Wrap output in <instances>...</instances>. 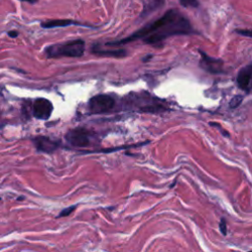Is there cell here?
Here are the masks:
<instances>
[{"label": "cell", "mask_w": 252, "mask_h": 252, "mask_svg": "<svg viewBox=\"0 0 252 252\" xmlns=\"http://www.w3.org/2000/svg\"><path fill=\"white\" fill-rule=\"evenodd\" d=\"M53 111V105L50 100L39 97L33 100L32 102V115L36 119H48Z\"/></svg>", "instance_id": "cell-5"}, {"label": "cell", "mask_w": 252, "mask_h": 252, "mask_svg": "<svg viewBox=\"0 0 252 252\" xmlns=\"http://www.w3.org/2000/svg\"><path fill=\"white\" fill-rule=\"evenodd\" d=\"M67 142L77 148H85L90 145L91 133L85 128H75L67 132L65 136Z\"/></svg>", "instance_id": "cell-4"}, {"label": "cell", "mask_w": 252, "mask_h": 252, "mask_svg": "<svg viewBox=\"0 0 252 252\" xmlns=\"http://www.w3.org/2000/svg\"><path fill=\"white\" fill-rule=\"evenodd\" d=\"M76 208H77V206L68 207V208H66V209L62 210V211L60 212V214L58 215V217H66V216H69L73 211H75V210H76Z\"/></svg>", "instance_id": "cell-14"}, {"label": "cell", "mask_w": 252, "mask_h": 252, "mask_svg": "<svg viewBox=\"0 0 252 252\" xmlns=\"http://www.w3.org/2000/svg\"><path fill=\"white\" fill-rule=\"evenodd\" d=\"M18 34H19V32H18L17 31H10V32H8V35H9L10 37H13V38L17 37Z\"/></svg>", "instance_id": "cell-17"}, {"label": "cell", "mask_w": 252, "mask_h": 252, "mask_svg": "<svg viewBox=\"0 0 252 252\" xmlns=\"http://www.w3.org/2000/svg\"><path fill=\"white\" fill-rule=\"evenodd\" d=\"M165 0H146L144 8L140 14V19H145L164 5Z\"/></svg>", "instance_id": "cell-10"}, {"label": "cell", "mask_w": 252, "mask_h": 252, "mask_svg": "<svg viewBox=\"0 0 252 252\" xmlns=\"http://www.w3.org/2000/svg\"><path fill=\"white\" fill-rule=\"evenodd\" d=\"M179 3L185 8H196L199 6L198 0H179Z\"/></svg>", "instance_id": "cell-12"}, {"label": "cell", "mask_w": 252, "mask_h": 252, "mask_svg": "<svg viewBox=\"0 0 252 252\" xmlns=\"http://www.w3.org/2000/svg\"><path fill=\"white\" fill-rule=\"evenodd\" d=\"M21 1L28 2V3H30V4H34V3H36L38 0H21Z\"/></svg>", "instance_id": "cell-18"}, {"label": "cell", "mask_w": 252, "mask_h": 252, "mask_svg": "<svg viewBox=\"0 0 252 252\" xmlns=\"http://www.w3.org/2000/svg\"><path fill=\"white\" fill-rule=\"evenodd\" d=\"M0 200H1V198H0Z\"/></svg>", "instance_id": "cell-19"}, {"label": "cell", "mask_w": 252, "mask_h": 252, "mask_svg": "<svg viewBox=\"0 0 252 252\" xmlns=\"http://www.w3.org/2000/svg\"><path fill=\"white\" fill-rule=\"evenodd\" d=\"M235 32H237L240 35L252 37V31L251 30H236Z\"/></svg>", "instance_id": "cell-16"}, {"label": "cell", "mask_w": 252, "mask_h": 252, "mask_svg": "<svg viewBox=\"0 0 252 252\" xmlns=\"http://www.w3.org/2000/svg\"><path fill=\"white\" fill-rule=\"evenodd\" d=\"M88 26L85 24H82L80 22L70 20V19H55V20H46L44 22H41L40 26L43 29H52V28H60V27H67V26ZM90 27V26H88Z\"/></svg>", "instance_id": "cell-9"}, {"label": "cell", "mask_w": 252, "mask_h": 252, "mask_svg": "<svg viewBox=\"0 0 252 252\" xmlns=\"http://www.w3.org/2000/svg\"><path fill=\"white\" fill-rule=\"evenodd\" d=\"M32 142L38 152L47 154L55 152L60 147L59 141L52 140L46 136H36L32 139Z\"/></svg>", "instance_id": "cell-7"}, {"label": "cell", "mask_w": 252, "mask_h": 252, "mask_svg": "<svg viewBox=\"0 0 252 252\" xmlns=\"http://www.w3.org/2000/svg\"><path fill=\"white\" fill-rule=\"evenodd\" d=\"M192 33H194V30L188 19L185 18L178 10L170 9L166 11L160 18L144 26L131 35L116 41L106 42L105 45L117 46L137 39H143V41L147 44L158 45L169 36Z\"/></svg>", "instance_id": "cell-1"}, {"label": "cell", "mask_w": 252, "mask_h": 252, "mask_svg": "<svg viewBox=\"0 0 252 252\" xmlns=\"http://www.w3.org/2000/svg\"><path fill=\"white\" fill-rule=\"evenodd\" d=\"M242 100H243V96L240 95V94H237V95L233 96V97L231 98V100L229 101V107H230V108H236L237 106L240 105V103L242 102Z\"/></svg>", "instance_id": "cell-13"}, {"label": "cell", "mask_w": 252, "mask_h": 252, "mask_svg": "<svg viewBox=\"0 0 252 252\" xmlns=\"http://www.w3.org/2000/svg\"><path fill=\"white\" fill-rule=\"evenodd\" d=\"M251 78H252V63L246 65L245 67L239 70L236 77L238 87L244 91H247Z\"/></svg>", "instance_id": "cell-8"}, {"label": "cell", "mask_w": 252, "mask_h": 252, "mask_svg": "<svg viewBox=\"0 0 252 252\" xmlns=\"http://www.w3.org/2000/svg\"><path fill=\"white\" fill-rule=\"evenodd\" d=\"M202 58L200 60V67L212 74H220L223 70V61L219 58H214L207 55L205 52L199 50Z\"/></svg>", "instance_id": "cell-6"}, {"label": "cell", "mask_w": 252, "mask_h": 252, "mask_svg": "<svg viewBox=\"0 0 252 252\" xmlns=\"http://www.w3.org/2000/svg\"><path fill=\"white\" fill-rule=\"evenodd\" d=\"M115 100L109 94H96L89 100L90 111L94 114L105 113L114 107Z\"/></svg>", "instance_id": "cell-3"}, {"label": "cell", "mask_w": 252, "mask_h": 252, "mask_svg": "<svg viewBox=\"0 0 252 252\" xmlns=\"http://www.w3.org/2000/svg\"><path fill=\"white\" fill-rule=\"evenodd\" d=\"M220 230L222 235H226V220L224 219H221L220 221Z\"/></svg>", "instance_id": "cell-15"}, {"label": "cell", "mask_w": 252, "mask_h": 252, "mask_svg": "<svg viewBox=\"0 0 252 252\" xmlns=\"http://www.w3.org/2000/svg\"><path fill=\"white\" fill-rule=\"evenodd\" d=\"M86 43L83 39H73L54 43L45 48L48 58L59 57H81L85 52Z\"/></svg>", "instance_id": "cell-2"}, {"label": "cell", "mask_w": 252, "mask_h": 252, "mask_svg": "<svg viewBox=\"0 0 252 252\" xmlns=\"http://www.w3.org/2000/svg\"><path fill=\"white\" fill-rule=\"evenodd\" d=\"M92 52L94 54H96V55H99V56H110V57H116V58L124 57L127 54L125 49L105 50V49H102L99 44H94L93 47H92Z\"/></svg>", "instance_id": "cell-11"}]
</instances>
